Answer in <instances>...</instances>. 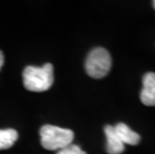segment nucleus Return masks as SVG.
Returning <instances> with one entry per match:
<instances>
[{
  "instance_id": "39448f33",
  "label": "nucleus",
  "mask_w": 155,
  "mask_h": 154,
  "mask_svg": "<svg viewBox=\"0 0 155 154\" xmlns=\"http://www.w3.org/2000/svg\"><path fill=\"white\" fill-rule=\"evenodd\" d=\"M104 132L107 138L106 150L109 154H121L124 151V144L121 142L114 130V126L106 125L104 127Z\"/></svg>"
},
{
  "instance_id": "20e7f679",
  "label": "nucleus",
  "mask_w": 155,
  "mask_h": 154,
  "mask_svg": "<svg viewBox=\"0 0 155 154\" xmlns=\"http://www.w3.org/2000/svg\"><path fill=\"white\" fill-rule=\"evenodd\" d=\"M143 87L140 93V99L144 105L155 106V73L148 72L143 76Z\"/></svg>"
},
{
  "instance_id": "f03ea898",
  "label": "nucleus",
  "mask_w": 155,
  "mask_h": 154,
  "mask_svg": "<svg viewBox=\"0 0 155 154\" xmlns=\"http://www.w3.org/2000/svg\"><path fill=\"white\" fill-rule=\"evenodd\" d=\"M41 145L47 150H60L72 143L73 131L53 125H44L40 129Z\"/></svg>"
},
{
  "instance_id": "7ed1b4c3",
  "label": "nucleus",
  "mask_w": 155,
  "mask_h": 154,
  "mask_svg": "<svg viewBox=\"0 0 155 154\" xmlns=\"http://www.w3.org/2000/svg\"><path fill=\"white\" fill-rule=\"evenodd\" d=\"M111 65L112 60L109 52L102 47H97L89 52L85 61V70L90 77L100 79L108 74Z\"/></svg>"
},
{
  "instance_id": "9d476101",
  "label": "nucleus",
  "mask_w": 155,
  "mask_h": 154,
  "mask_svg": "<svg viewBox=\"0 0 155 154\" xmlns=\"http://www.w3.org/2000/svg\"><path fill=\"white\" fill-rule=\"evenodd\" d=\"M153 6H154V8H155V1L153 2Z\"/></svg>"
},
{
  "instance_id": "6e6552de",
  "label": "nucleus",
  "mask_w": 155,
  "mask_h": 154,
  "mask_svg": "<svg viewBox=\"0 0 155 154\" xmlns=\"http://www.w3.org/2000/svg\"><path fill=\"white\" fill-rule=\"evenodd\" d=\"M56 154H86V152H84L79 146L71 143L64 148L58 150Z\"/></svg>"
},
{
  "instance_id": "f257e3e1",
  "label": "nucleus",
  "mask_w": 155,
  "mask_h": 154,
  "mask_svg": "<svg viewBox=\"0 0 155 154\" xmlns=\"http://www.w3.org/2000/svg\"><path fill=\"white\" fill-rule=\"evenodd\" d=\"M54 81L53 66L46 63L41 67L27 66L23 71V84L32 92H43L52 86Z\"/></svg>"
},
{
  "instance_id": "1a4fd4ad",
  "label": "nucleus",
  "mask_w": 155,
  "mask_h": 154,
  "mask_svg": "<svg viewBox=\"0 0 155 154\" xmlns=\"http://www.w3.org/2000/svg\"><path fill=\"white\" fill-rule=\"evenodd\" d=\"M3 64H4V55H3L2 51L0 50V70H1Z\"/></svg>"
},
{
  "instance_id": "0eeeda50",
  "label": "nucleus",
  "mask_w": 155,
  "mask_h": 154,
  "mask_svg": "<svg viewBox=\"0 0 155 154\" xmlns=\"http://www.w3.org/2000/svg\"><path fill=\"white\" fill-rule=\"evenodd\" d=\"M18 138L17 131L14 129H0V150L8 149Z\"/></svg>"
},
{
  "instance_id": "423d86ee",
  "label": "nucleus",
  "mask_w": 155,
  "mask_h": 154,
  "mask_svg": "<svg viewBox=\"0 0 155 154\" xmlns=\"http://www.w3.org/2000/svg\"><path fill=\"white\" fill-rule=\"evenodd\" d=\"M114 130L123 144L137 145V144L140 142L139 134H137L136 132H134L133 130H131L126 124L118 123L114 126Z\"/></svg>"
}]
</instances>
